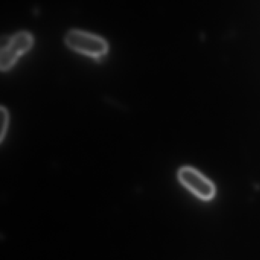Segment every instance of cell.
Masks as SVG:
<instances>
[{"instance_id":"obj_2","label":"cell","mask_w":260,"mask_h":260,"mask_svg":"<svg viewBox=\"0 0 260 260\" xmlns=\"http://www.w3.org/2000/svg\"><path fill=\"white\" fill-rule=\"evenodd\" d=\"M181 183L202 200H210L215 194L214 184L196 169L185 167L178 173Z\"/></svg>"},{"instance_id":"obj_3","label":"cell","mask_w":260,"mask_h":260,"mask_svg":"<svg viewBox=\"0 0 260 260\" xmlns=\"http://www.w3.org/2000/svg\"><path fill=\"white\" fill-rule=\"evenodd\" d=\"M32 42V36L28 31H20L10 38L8 43L1 48V70L4 71L10 68L16 61L17 57L31 47Z\"/></svg>"},{"instance_id":"obj_4","label":"cell","mask_w":260,"mask_h":260,"mask_svg":"<svg viewBox=\"0 0 260 260\" xmlns=\"http://www.w3.org/2000/svg\"><path fill=\"white\" fill-rule=\"evenodd\" d=\"M0 121H1L0 139L2 141L4 139V135H5L7 122H8V112H7V109L4 106H1V110H0Z\"/></svg>"},{"instance_id":"obj_1","label":"cell","mask_w":260,"mask_h":260,"mask_svg":"<svg viewBox=\"0 0 260 260\" xmlns=\"http://www.w3.org/2000/svg\"><path fill=\"white\" fill-rule=\"evenodd\" d=\"M70 48L99 59L106 54L108 44L100 36L80 30H71L65 37Z\"/></svg>"}]
</instances>
